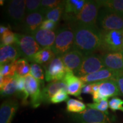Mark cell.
<instances>
[{"instance_id": "obj_41", "label": "cell", "mask_w": 123, "mask_h": 123, "mask_svg": "<svg viewBox=\"0 0 123 123\" xmlns=\"http://www.w3.org/2000/svg\"><path fill=\"white\" fill-rule=\"evenodd\" d=\"M0 2H1V6L3 5V4H4V1H2V0H1V1H0Z\"/></svg>"}, {"instance_id": "obj_27", "label": "cell", "mask_w": 123, "mask_h": 123, "mask_svg": "<svg viewBox=\"0 0 123 123\" xmlns=\"http://www.w3.org/2000/svg\"><path fill=\"white\" fill-rule=\"evenodd\" d=\"M30 74L39 83L41 87L43 88L45 75L44 74L42 66L36 63H32L31 64Z\"/></svg>"}, {"instance_id": "obj_18", "label": "cell", "mask_w": 123, "mask_h": 123, "mask_svg": "<svg viewBox=\"0 0 123 123\" xmlns=\"http://www.w3.org/2000/svg\"><path fill=\"white\" fill-rule=\"evenodd\" d=\"M61 58L66 68L75 74L80 67L84 56L79 51L73 49Z\"/></svg>"}, {"instance_id": "obj_23", "label": "cell", "mask_w": 123, "mask_h": 123, "mask_svg": "<svg viewBox=\"0 0 123 123\" xmlns=\"http://www.w3.org/2000/svg\"><path fill=\"white\" fill-rule=\"evenodd\" d=\"M56 57L51 47L42 49L34 56L33 62L36 63L43 67H46Z\"/></svg>"}, {"instance_id": "obj_6", "label": "cell", "mask_w": 123, "mask_h": 123, "mask_svg": "<svg viewBox=\"0 0 123 123\" xmlns=\"http://www.w3.org/2000/svg\"><path fill=\"white\" fill-rule=\"evenodd\" d=\"M22 56L33 63L34 56L42 48L31 35L16 33V43Z\"/></svg>"}, {"instance_id": "obj_7", "label": "cell", "mask_w": 123, "mask_h": 123, "mask_svg": "<svg viewBox=\"0 0 123 123\" xmlns=\"http://www.w3.org/2000/svg\"><path fill=\"white\" fill-rule=\"evenodd\" d=\"M25 78V97L23 103L26 104L27 98L30 97V104L33 108H37L42 103V91L41 84L31 74Z\"/></svg>"}, {"instance_id": "obj_2", "label": "cell", "mask_w": 123, "mask_h": 123, "mask_svg": "<svg viewBox=\"0 0 123 123\" xmlns=\"http://www.w3.org/2000/svg\"><path fill=\"white\" fill-rule=\"evenodd\" d=\"M100 8L101 6L98 1H87L82 10L68 22L73 25L98 26L97 20Z\"/></svg>"}, {"instance_id": "obj_42", "label": "cell", "mask_w": 123, "mask_h": 123, "mask_svg": "<svg viewBox=\"0 0 123 123\" xmlns=\"http://www.w3.org/2000/svg\"></svg>"}, {"instance_id": "obj_35", "label": "cell", "mask_w": 123, "mask_h": 123, "mask_svg": "<svg viewBox=\"0 0 123 123\" xmlns=\"http://www.w3.org/2000/svg\"><path fill=\"white\" fill-rule=\"evenodd\" d=\"M69 99H70L67 92L64 90H60L52 97L50 100V103L58 104L63 101H67Z\"/></svg>"}, {"instance_id": "obj_34", "label": "cell", "mask_w": 123, "mask_h": 123, "mask_svg": "<svg viewBox=\"0 0 123 123\" xmlns=\"http://www.w3.org/2000/svg\"><path fill=\"white\" fill-rule=\"evenodd\" d=\"M41 1H42L40 0H26V9L27 14L40 11Z\"/></svg>"}, {"instance_id": "obj_5", "label": "cell", "mask_w": 123, "mask_h": 123, "mask_svg": "<svg viewBox=\"0 0 123 123\" xmlns=\"http://www.w3.org/2000/svg\"><path fill=\"white\" fill-rule=\"evenodd\" d=\"M100 49L106 53L123 50V30H101Z\"/></svg>"}, {"instance_id": "obj_3", "label": "cell", "mask_w": 123, "mask_h": 123, "mask_svg": "<svg viewBox=\"0 0 123 123\" xmlns=\"http://www.w3.org/2000/svg\"><path fill=\"white\" fill-rule=\"evenodd\" d=\"M74 43V30L72 25L62 27L58 30L52 50L55 56L61 57L73 49Z\"/></svg>"}, {"instance_id": "obj_26", "label": "cell", "mask_w": 123, "mask_h": 123, "mask_svg": "<svg viewBox=\"0 0 123 123\" xmlns=\"http://www.w3.org/2000/svg\"><path fill=\"white\" fill-rule=\"evenodd\" d=\"M26 58H19L16 61V74L20 76L25 77L30 74L31 65Z\"/></svg>"}, {"instance_id": "obj_16", "label": "cell", "mask_w": 123, "mask_h": 123, "mask_svg": "<svg viewBox=\"0 0 123 123\" xmlns=\"http://www.w3.org/2000/svg\"><path fill=\"white\" fill-rule=\"evenodd\" d=\"M67 87L68 94L78 97L81 99L80 95L84 87V82L79 77L76 76L71 71L67 72L63 80Z\"/></svg>"}, {"instance_id": "obj_31", "label": "cell", "mask_w": 123, "mask_h": 123, "mask_svg": "<svg viewBox=\"0 0 123 123\" xmlns=\"http://www.w3.org/2000/svg\"><path fill=\"white\" fill-rule=\"evenodd\" d=\"M16 74V61L13 62L1 64L0 66V75L13 77Z\"/></svg>"}, {"instance_id": "obj_22", "label": "cell", "mask_w": 123, "mask_h": 123, "mask_svg": "<svg viewBox=\"0 0 123 123\" xmlns=\"http://www.w3.org/2000/svg\"><path fill=\"white\" fill-rule=\"evenodd\" d=\"M42 103H50V100L60 90H64L67 92V86L63 80L51 82L42 89Z\"/></svg>"}, {"instance_id": "obj_12", "label": "cell", "mask_w": 123, "mask_h": 123, "mask_svg": "<svg viewBox=\"0 0 123 123\" xmlns=\"http://www.w3.org/2000/svg\"><path fill=\"white\" fill-rule=\"evenodd\" d=\"M7 14L10 21L16 25H21L26 16V3L24 0H12L7 7Z\"/></svg>"}, {"instance_id": "obj_11", "label": "cell", "mask_w": 123, "mask_h": 123, "mask_svg": "<svg viewBox=\"0 0 123 123\" xmlns=\"http://www.w3.org/2000/svg\"><path fill=\"white\" fill-rule=\"evenodd\" d=\"M75 121L83 123H110L111 120L108 115L95 109L87 108L84 111L73 115Z\"/></svg>"}, {"instance_id": "obj_37", "label": "cell", "mask_w": 123, "mask_h": 123, "mask_svg": "<svg viewBox=\"0 0 123 123\" xmlns=\"http://www.w3.org/2000/svg\"><path fill=\"white\" fill-rule=\"evenodd\" d=\"M56 25H57V24L50 21V20L44 19L43 21L42 24H41L39 29H43V30L54 31L56 29Z\"/></svg>"}, {"instance_id": "obj_36", "label": "cell", "mask_w": 123, "mask_h": 123, "mask_svg": "<svg viewBox=\"0 0 123 123\" xmlns=\"http://www.w3.org/2000/svg\"><path fill=\"white\" fill-rule=\"evenodd\" d=\"M109 107L113 111H121L123 112V100L118 98H113L109 101Z\"/></svg>"}, {"instance_id": "obj_24", "label": "cell", "mask_w": 123, "mask_h": 123, "mask_svg": "<svg viewBox=\"0 0 123 123\" xmlns=\"http://www.w3.org/2000/svg\"><path fill=\"white\" fill-rule=\"evenodd\" d=\"M101 7L123 15V0H99Z\"/></svg>"}, {"instance_id": "obj_28", "label": "cell", "mask_w": 123, "mask_h": 123, "mask_svg": "<svg viewBox=\"0 0 123 123\" xmlns=\"http://www.w3.org/2000/svg\"><path fill=\"white\" fill-rule=\"evenodd\" d=\"M86 108V104L79 100L70 99L67 101L66 110L68 112L79 113L84 111Z\"/></svg>"}, {"instance_id": "obj_9", "label": "cell", "mask_w": 123, "mask_h": 123, "mask_svg": "<svg viewBox=\"0 0 123 123\" xmlns=\"http://www.w3.org/2000/svg\"><path fill=\"white\" fill-rule=\"evenodd\" d=\"M92 95L94 103H98L103 100H108L111 97L121 95L116 79H110L100 81L98 91Z\"/></svg>"}, {"instance_id": "obj_29", "label": "cell", "mask_w": 123, "mask_h": 123, "mask_svg": "<svg viewBox=\"0 0 123 123\" xmlns=\"http://www.w3.org/2000/svg\"><path fill=\"white\" fill-rule=\"evenodd\" d=\"M64 4L47 12L45 14V19L50 20V21L57 24L63 15Z\"/></svg>"}, {"instance_id": "obj_4", "label": "cell", "mask_w": 123, "mask_h": 123, "mask_svg": "<svg viewBox=\"0 0 123 123\" xmlns=\"http://www.w3.org/2000/svg\"><path fill=\"white\" fill-rule=\"evenodd\" d=\"M97 24L101 30H123V15L103 8L99 11Z\"/></svg>"}, {"instance_id": "obj_21", "label": "cell", "mask_w": 123, "mask_h": 123, "mask_svg": "<svg viewBox=\"0 0 123 123\" xmlns=\"http://www.w3.org/2000/svg\"><path fill=\"white\" fill-rule=\"evenodd\" d=\"M32 35L41 48L43 49L53 46L56 34L54 31L39 29Z\"/></svg>"}, {"instance_id": "obj_17", "label": "cell", "mask_w": 123, "mask_h": 123, "mask_svg": "<svg viewBox=\"0 0 123 123\" xmlns=\"http://www.w3.org/2000/svg\"><path fill=\"white\" fill-rule=\"evenodd\" d=\"M101 56L106 68L123 74V51L105 53Z\"/></svg>"}, {"instance_id": "obj_15", "label": "cell", "mask_w": 123, "mask_h": 123, "mask_svg": "<svg viewBox=\"0 0 123 123\" xmlns=\"http://www.w3.org/2000/svg\"><path fill=\"white\" fill-rule=\"evenodd\" d=\"M19 108L15 99L9 98L3 101L0 107V123H11Z\"/></svg>"}, {"instance_id": "obj_8", "label": "cell", "mask_w": 123, "mask_h": 123, "mask_svg": "<svg viewBox=\"0 0 123 123\" xmlns=\"http://www.w3.org/2000/svg\"><path fill=\"white\" fill-rule=\"evenodd\" d=\"M105 68L101 55L92 54L85 56L80 67L75 72L76 76L81 78Z\"/></svg>"}, {"instance_id": "obj_10", "label": "cell", "mask_w": 123, "mask_h": 123, "mask_svg": "<svg viewBox=\"0 0 123 123\" xmlns=\"http://www.w3.org/2000/svg\"><path fill=\"white\" fill-rule=\"evenodd\" d=\"M44 68L46 81L51 83L63 80L67 72L69 71L64 66L61 58L58 56H56Z\"/></svg>"}, {"instance_id": "obj_13", "label": "cell", "mask_w": 123, "mask_h": 123, "mask_svg": "<svg viewBox=\"0 0 123 123\" xmlns=\"http://www.w3.org/2000/svg\"><path fill=\"white\" fill-rule=\"evenodd\" d=\"M44 19L45 14L41 11L27 14L24 22L21 25L22 30L26 34L32 35L39 29Z\"/></svg>"}, {"instance_id": "obj_1", "label": "cell", "mask_w": 123, "mask_h": 123, "mask_svg": "<svg viewBox=\"0 0 123 123\" xmlns=\"http://www.w3.org/2000/svg\"><path fill=\"white\" fill-rule=\"evenodd\" d=\"M73 26L74 30L73 49L79 51L84 56L94 54L100 49L101 30L98 26Z\"/></svg>"}, {"instance_id": "obj_38", "label": "cell", "mask_w": 123, "mask_h": 123, "mask_svg": "<svg viewBox=\"0 0 123 123\" xmlns=\"http://www.w3.org/2000/svg\"><path fill=\"white\" fill-rule=\"evenodd\" d=\"M81 92L85 94H91L92 93V83H87L84 84V87L82 88Z\"/></svg>"}, {"instance_id": "obj_20", "label": "cell", "mask_w": 123, "mask_h": 123, "mask_svg": "<svg viewBox=\"0 0 123 123\" xmlns=\"http://www.w3.org/2000/svg\"><path fill=\"white\" fill-rule=\"evenodd\" d=\"M87 1L86 0H66L64 4L63 19L69 22L72 18L78 15L82 10Z\"/></svg>"}, {"instance_id": "obj_19", "label": "cell", "mask_w": 123, "mask_h": 123, "mask_svg": "<svg viewBox=\"0 0 123 123\" xmlns=\"http://www.w3.org/2000/svg\"><path fill=\"white\" fill-rule=\"evenodd\" d=\"M22 56L19 47L16 43L12 45L1 46L0 48V64H4L13 62Z\"/></svg>"}, {"instance_id": "obj_30", "label": "cell", "mask_w": 123, "mask_h": 123, "mask_svg": "<svg viewBox=\"0 0 123 123\" xmlns=\"http://www.w3.org/2000/svg\"><path fill=\"white\" fill-rule=\"evenodd\" d=\"M65 2V1L61 0H43L41 1V6L40 11L43 13L44 14L47 12L52 9L62 5Z\"/></svg>"}, {"instance_id": "obj_14", "label": "cell", "mask_w": 123, "mask_h": 123, "mask_svg": "<svg viewBox=\"0 0 123 123\" xmlns=\"http://www.w3.org/2000/svg\"><path fill=\"white\" fill-rule=\"evenodd\" d=\"M122 75H123L122 73L115 71L114 70L105 67L94 73L86 75L80 78L83 81L84 84H87L104 81L106 80L116 79L118 77Z\"/></svg>"}, {"instance_id": "obj_40", "label": "cell", "mask_w": 123, "mask_h": 123, "mask_svg": "<svg viewBox=\"0 0 123 123\" xmlns=\"http://www.w3.org/2000/svg\"><path fill=\"white\" fill-rule=\"evenodd\" d=\"M9 30H10V29L8 27L5 26L4 25H1V26H0V34L2 35L3 34Z\"/></svg>"}, {"instance_id": "obj_32", "label": "cell", "mask_w": 123, "mask_h": 123, "mask_svg": "<svg viewBox=\"0 0 123 123\" xmlns=\"http://www.w3.org/2000/svg\"><path fill=\"white\" fill-rule=\"evenodd\" d=\"M16 43V33L10 30L1 35V46L12 45Z\"/></svg>"}, {"instance_id": "obj_25", "label": "cell", "mask_w": 123, "mask_h": 123, "mask_svg": "<svg viewBox=\"0 0 123 123\" xmlns=\"http://www.w3.org/2000/svg\"><path fill=\"white\" fill-rule=\"evenodd\" d=\"M1 97H9L17 93V82L16 74L12 78L9 82L1 88Z\"/></svg>"}, {"instance_id": "obj_33", "label": "cell", "mask_w": 123, "mask_h": 123, "mask_svg": "<svg viewBox=\"0 0 123 123\" xmlns=\"http://www.w3.org/2000/svg\"><path fill=\"white\" fill-rule=\"evenodd\" d=\"M87 106L88 108L95 109L99 111L105 113L108 115V109L109 107V102L108 100H103L98 103H88L87 104Z\"/></svg>"}, {"instance_id": "obj_39", "label": "cell", "mask_w": 123, "mask_h": 123, "mask_svg": "<svg viewBox=\"0 0 123 123\" xmlns=\"http://www.w3.org/2000/svg\"><path fill=\"white\" fill-rule=\"evenodd\" d=\"M116 81L117 83L118 86H119L121 95L123 96V75L118 77L116 79Z\"/></svg>"}]
</instances>
